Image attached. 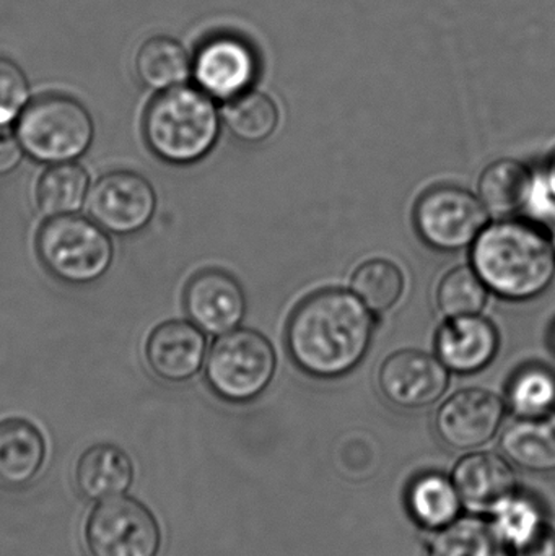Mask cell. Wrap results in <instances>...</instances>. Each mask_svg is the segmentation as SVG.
Wrapping results in <instances>:
<instances>
[{
	"mask_svg": "<svg viewBox=\"0 0 555 556\" xmlns=\"http://www.w3.org/2000/svg\"><path fill=\"white\" fill-rule=\"evenodd\" d=\"M85 544L90 556H156L162 531L139 500L114 496L94 506L88 516Z\"/></svg>",
	"mask_w": 555,
	"mask_h": 556,
	"instance_id": "52a82bcc",
	"label": "cell"
},
{
	"mask_svg": "<svg viewBox=\"0 0 555 556\" xmlns=\"http://www.w3.org/2000/svg\"><path fill=\"white\" fill-rule=\"evenodd\" d=\"M501 337L492 320L481 314L450 317L437 333L436 349L449 371L472 375L488 368L497 356Z\"/></svg>",
	"mask_w": 555,
	"mask_h": 556,
	"instance_id": "5bb4252c",
	"label": "cell"
},
{
	"mask_svg": "<svg viewBox=\"0 0 555 556\" xmlns=\"http://www.w3.org/2000/svg\"><path fill=\"white\" fill-rule=\"evenodd\" d=\"M505 456L533 473L555 472V410L540 417H517L501 438Z\"/></svg>",
	"mask_w": 555,
	"mask_h": 556,
	"instance_id": "d6986e66",
	"label": "cell"
},
{
	"mask_svg": "<svg viewBox=\"0 0 555 556\" xmlns=\"http://www.w3.org/2000/svg\"><path fill=\"white\" fill-rule=\"evenodd\" d=\"M374 330V313L352 291L331 288L312 294L293 311L287 349L306 375L341 378L367 356Z\"/></svg>",
	"mask_w": 555,
	"mask_h": 556,
	"instance_id": "6da1fadb",
	"label": "cell"
},
{
	"mask_svg": "<svg viewBox=\"0 0 555 556\" xmlns=\"http://www.w3.org/2000/svg\"><path fill=\"white\" fill-rule=\"evenodd\" d=\"M36 251L52 277L71 285L100 280L114 257L106 231L97 222L75 214L49 218L39 228Z\"/></svg>",
	"mask_w": 555,
	"mask_h": 556,
	"instance_id": "5b68a950",
	"label": "cell"
},
{
	"mask_svg": "<svg viewBox=\"0 0 555 556\" xmlns=\"http://www.w3.org/2000/svg\"><path fill=\"white\" fill-rule=\"evenodd\" d=\"M381 394L396 407L416 410L439 402L450 386V371L439 356L401 350L388 356L378 372Z\"/></svg>",
	"mask_w": 555,
	"mask_h": 556,
	"instance_id": "7c38bea8",
	"label": "cell"
},
{
	"mask_svg": "<svg viewBox=\"0 0 555 556\" xmlns=\"http://www.w3.org/2000/svg\"><path fill=\"white\" fill-rule=\"evenodd\" d=\"M508 407L517 417H540L555 410V372L543 365L518 369L507 391Z\"/></svg>",
	"mask_w": 555,
	"mask_h": 556,
	"instance_id": "4316f807",
	"label": "cell"
},
{
	"mask_svg": "<svg viewBox=\"0 0 555 556\" xmlns=\"http://www.w3.org/2000/svg\"><path fill=\"white\" fill-rule=\"evenodd\" d=\"M29 103V84L25 72L7 55H0V126L18 121Z\"/></svg>",
	"mask_w": 555,
	"mask_h": 556,
	"instance_id": "f546056e",
	"label": "cell"
},
{
	"mask_svg": "<svg viewBox=\"0 0 555 556\" xmlns=\"http://www.w3.org/2000/svg\"><path fill=\"white\" fill-rule=\"evenodd\" d=\"M553 343H554V349H555V329H554V332H553Z\"/></svg>",
	"mask_w": 555,
	"mask_h": 556,
	"instance_id": "d6a6232c",
	"label": "cell"
},
{
	"mask_svg": "<svg viewBox=\"0 0 555 556\" xmlns=\"http://www.w3.org/2000/svg\"><path fill=\"white\" fill-rule=\"evenodd\" d=\"M407 508L420 528L440 531L458 519L462 496L442 473H424L407 490Z\"/></svg>",
	"mask_w": 555,
	"mask_h": 556,
	"instance_id": "7402d4cb",
	"label": "cell"
},
{
	"mask_svg": "<svg viewBox=\"0 0 555 556\" xmlns=\"http://www.w3.org/2000/svg\"><path fill=\"white\" fill-rule=\"evenodd\" d=\"M134 65L143 87L156 93L186 85L192 75V55L172 36H152L143 41Z\"/></svg>",
	"mask_w": 555,
	"mask_h": 556,
	"instance_id": "44dd1931",
	"label": "cell"
},
{
	"mask_svg": "<svg viewBox=\"0 0 555 556\" xmlns=\"http://www.w3.org/2000/svg\"><path fill=\"white\" fill-rule=\"evenodd\" d=\"M427 556H510L491 521L468 516L440 529Z\"/></svg>",
	"mask_w": 555,
	"mask_h": 556,
	"instance_id": "cb8c5ba5",
	"label": "cell"
},
{
	"mask_svg": "<svg viewBox=\"0 0 555 556\" xmlns=\"http://www.w3.org/2000/svg\"><path fill=\"white\" fill-rule=\"evenodd\" d=\"M488 287L471 266L446 274L437 290V303L446 317L479 314L488 301Z\"/></svg>",
	"mask_w": 555,
	"mask_h": 556,
	"instance_id": "f1b7e54d",
	"label": "cell"
},
{
	"mask_svg": "<svg viewBox=\"0 0 555 556\" xmlns=\"http://www.w3.org/2000/svg\"><path fill=\"white\" fill-rule=\"evenodd\" d=\"M471 267L489 291L508 301L543 294L555 277V247L541 228L501 218L471 247Z\"/></svg>",
	"mask_w": 555,
	"mask_h": 556,
	"instance_id": "7a4b0ae2",
	"label": "cell"
},
{
	"mask_svg": "<svg viewBox=\"0 0 555 556\" xmlns=\"http://www.w3.org/2000/svg\"><path fill=\"white\" fill-rule=\"evenodd\" d=\"M256 75V52L250 42L230 33L209 36L192 54L195 87L224 103L251 90Z\"/></svg>",
	"mask_w": 555,
	"mask_h": 556,
	"instance_id": "30bf717a",
	"label": "cell"
},
{
	"mask_svg": "<svg viewBox=\"0 0 555 556\" xmlns=\"http://www.w3.org/2000/svg\"><path fill=\"white\" fill-rule=\"evenodd\" d=\"M90 191V178L75 163H59L46 169L36 188L38 208L46 217L74 215L84 207Z\"/></svg>",
	"mask_w": 555,
	"mask_h": 556,
	"instance_id": "603a6c76",
	"label": "cell"
},
{
	"mask_svg": "<svg viewBox=\"0 0 555 556\" xmlns=\"http://www.w3.org/2000/svg\"><path fill=\"white\" fill-rule=\"evenodd\" d=\"M351 288L371 313L380 314L391 309L403 296L404 276L396 264L371 260L355 270Z\"/></svg>",
	"mask_w": 555,
	"mask_h": 556,
	"instance_id": "484cf974",
	"label": "cell"
},
{
	"mask_svg": "<svg viewBox=\"0 0 555 556\" xmlns=\"http://www.w3.org/2000/svg\"><path fill=\"white\" fill-rule=\"evenodd\" d=\"M220 126L214 98L189 85L160 91L143 114L147 146L169 165L201 162L217 143Z\"/></svg>",
	"mask_w": 555,
	"mask_h": 556,
	"instance_id": "3957f363",
	"label": "cell"
},
{
	"mask_svg": "<svg viewBox=\"0 0 555 556\" xmlns=\"http://www.w3.org/2000/svg\"><path fill=\"white\" fill-rule=\"evenodd\" d=\"M185 309L189 320L209 336L238 329L247 314V296L237 278L224 270L195 274L186 285Z\"/></svg>",
	"mask_w": 555,
	"mask_h": 556,
	"instance_id": "4fadbf2b",
	"label": "cell"
},
{
	"mask_svg": "<svg viewBox=\"0 0 555 556\" xmlns=\"http://www.w3.org/2000/svg\"><path fill=\"white\" fill-rule=\"evenodd\" d=\"M453 483L469 508L494 509L517 493L514 467L495 453H472L453 469Z\"/></svg>",
	"mask_w": 555,
	"mask_h": 556,
	"instance_id": "2e32d148",
	"label": "cell"
},
{
	"mask_svg": "<svg viewBox=\"0 0 555 556\" xmlns=\"http://www.w3.org/2000/svg\"><path fill=\"white\" fill-rule=\"evenodd\" d=\"M23 153L25 150H23L16 134L0 126V178L12 175L22 165Z\"/></svg>",
	"mask_w": 555,
	"mask_h": 556,
	"instance_id": "4dcf8cb0",
	"label": "cell"
},
{
	"mask_svg": "<svg viewBox=\"0 0 555 556\" xmlns=\"http://www.w3.org/2000/svg\"><path fill=\"white\" fill-rule=\"evenodd\" d=\"M133 460L114 444L88 447L75 467L78 493L90 502H104L124 495L133 485Z\"/></svg>",
	"mask_w": 555,
	"mask_h": 556,
	"instance_id": "e0dca14e",
	"label": "cell"
},
{
	"mask_svg": "<svg viewBox=\"0 0 555 556\" xmlns=\"http://www.w3.org/2000/svg\"><path fill=\"white\" fill-rule=\"evenodd\" d=\"M492 515V526L508 552L533 539L547 525L537 502L518 492L499 503Z\"/></svg>",
	"mask_w": 555,
	"mask_h": 556,
	"instance_id": "83f0119b",
	"label": "cell"
},
{
	"mask_svg": "<svg viewBox=\"0 0 555 556\" xmlns=\"http://www.w3.org/2000/svg\"><path fill=\"white\" fill-rule=\"evenodd\" d=\"M94 126L87 108L68 94L29 101L16 121V137L29 159L49 165L72 163L87 153Z\"/></svg>",
	"mask_w": 555,
	"mask_h": 556,
	"instance_id": "277c9868",
	"label": "cell"
},
{
	"mask_svg": "<svg viewBox=\"0 0 555 556\" xmlns=\"http://www.w3.org/2000/svg\"><path fill=\"white\" fill-rule=\"evenodd\" d=\"M489 214L479 198L455 186L427 191L414 211V224L427 247L443 253L471 248L488 227Z\"/></svg>",
	"mask_w": 555,
	"mask_h": 556,
	"instance_id": "ba28073f",
	"label": "cell"
},
{
	"mask_svg": "<svg viewBox=\"0 0 555 556\" xmlns=\"http://www.w3.org/2000/svg\"><path fill=\"white\" fill-rule=\"evenodd\" d=\"M510 556H555V529L544 526L533 539L510 551Z\"/></svg>",
	"mask_w": 555,
	"mask_h": 556,
	"instance_id": "1f68e13d",
	"label": "cell"
},
{
	"mask_svg": "<svg viewBox=\"0 0 555 556\" xmlns=\"http://www.w3.org/2000/svg\"><path fill=\"white\" fill-rule=\"evenodd\" d=\"M505 418V404L488 389H463L440 405L436 430L446 446L471 451L494 440Z\"/></svg>",
	"mask_w": 555,
	"mask_h": 556,
	"instance_id": "8fae6325",
	"label": "cell"
},
{
	"mask_svg": "<svg viewBox=\"0 0 555 556\" xmlns=\"http://www.w3.org/2000/svg\"><path fill=\"white\" fill-rule=\"evenodd\" d=\"M222 121L241 142L261 143L276 132L279 110L269 94L248 90L240 97L225 101Z\"/></svg>",
	"mask_w": 555,
	"mask_h": 556,
	"instance_id": "d4e9b609",
	"label": "cell"
},
{
	"mask_svg": "<svg viewBox=\"0 0 555 556\" xmlns=\"http://www.w3.org/2000/svg\"><path fill=\"white\" fill-rule=\"evenodd\" d=\"M207 356L204 332L186 320H169L152 330L146 358L152 371L168 382L194 378Z\"/></svg>",
	"mask_w": 555,
	"mask_h": 556,
	"instance_id": "9a60e30c",
	"label": "cell"
},
{
	"mask_svg": "<svg viewBox=\"0 0 555 556\" xmlns=\"http://www.w3.org/2000/svg\"><path fill=\"white\" fill-rule=\"evenodd\" d=\"M276 365V352L263 333L235 329L215 340L207 355L205 378L218 397L244 404L266 391Z\"/></svg>",
	"mask_w": 555,
	"mask_h": 556,
	"instance_id": "8992f818",
	"label": "cell"
},
{
	"mask_svg": "<svg viewBox=\"0 0 555 556\" xmlns=\"http://www.w3.org/2000/svg\"><path fill=\"white\" fill-rule=\"evenodd\" d=\"M46 459L41 431L23 418L0 421V483L10 489L28 485Z\"/></svg>",
	"mask_w": 555,
	"mask_h": 556,
	"instance_id": "ac0fdd59",
	"label": "cell"
},
{
	"mask_svg": "<svg viewBox=\"0 0 555 556\" xmlns=\"http://www.w3.org/2000/svg\"><path fill=\"white\" fill-rule=\"evenodd\" d=\"M87 205L88 214L104 231L117 237H130L152 222L156 194L142 176L113 172L91 186Z\"/></svg>",
	"mask_w": 555,
	"mask_h": 556,
	"instance_id": "9c48e42d",
	"label": "cell"
},
{
	"mask_svg": "<svg viewBox=\"0 0 555 556\" xmlns=\"http://www.w3.org/2000/svg\"><path fill=\"white\" fill-rule=\"evenodd\" d=\"M533 194V175L525 163L502 159L489 165L479 179V201L489 215L512 217Z\"/></svg>",
	"mask_w": 555,
	"mask_h": 556,
	"instance_id": "ffe728a7",
	"label": "cell"
}]
</instances>
